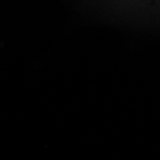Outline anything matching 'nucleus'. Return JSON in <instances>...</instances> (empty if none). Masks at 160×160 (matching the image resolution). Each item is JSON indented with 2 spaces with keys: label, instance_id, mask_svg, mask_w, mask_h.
Returning <instances> with one entry per match:
<instances>
[]
</instances>
